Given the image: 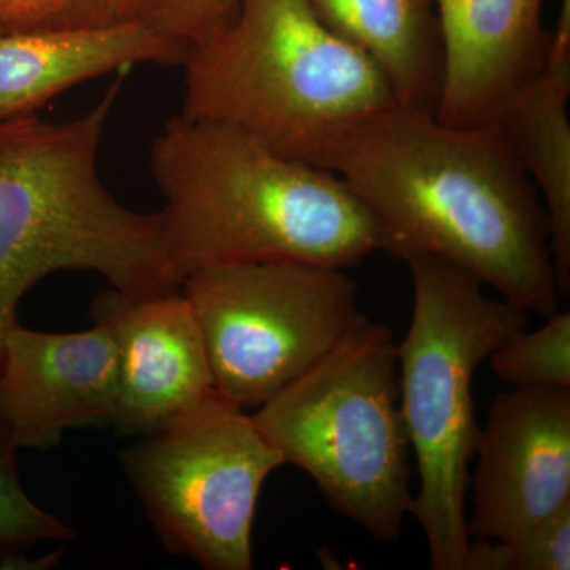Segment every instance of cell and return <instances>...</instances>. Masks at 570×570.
<instances>
[{"label": "cell", "mask_w": 570, "mask_h": 570, "mask_svg": "<svg viewBox=\"0 0 570 570\" xmlns=\"http://www.w3.org/2000/svg\"><path fill=\"white\" fill-rule=\"evenodd\" d=\"M149 160L181 283L208 266L250 262L348 269L381 250L370 213L336 175L232 127L175 116Z\"/></svg>", "instance_id": "cell-2"}, {"label": "cell", "mask_w": 570, "mask_h": 570, "mask_svg": "<svg viewBox=\"0 0 570 570\" xmlns=\"http://www.w3.org/2000/svg\"><path fill=\"white\" fill-rule=\"evenodd\" d=\"M475 453L469 539H515L570 501V390L499 392Z\"/></svg>", "instance_id": "cell-9"}, {"label": "cell", "mask_w": 570, "mask_h": 570, "mask_svg": "<svg viewBox=\"0 0 570 570\" xmlns=\"http://www.w3.org/2000/svg\"><path fill=\"white\" fill-rule=\"evenodd\" d=\"M321 168L365 206L382 253L448 261L528 314L558 309L546 208L499 124L450 126L396 104L348 135Z\"/></svg>", "instance_id": "cell-1"}, {"label": "cell", "mask_w": 570, "mask_h": 570, "mask_svg": "<svg viewBox=\"0 0 570 570\" xmlns=\"http://www.w3.org/2000/svg\"><path fill=\"white\" fill-rule=\"evenodd\" d=\"M343 39L376 62L406 107L436 110L442 48L436 0H311Z\"/></svg>", "instance_id": "cell-15"}, {"label": "cell", "mask_w": 570, "mask_h": 570, "mask_svg": "<svg viewBox=\"0 0 570 570\" xmlns=\"http://www.w3.org/2000/svg\"><path fill=\"white\" fill-rule=\"evenodd\" d=\"M148 0H88L77 26H107L138 20Z\"/></svg>", "instance_id": "cell-21"}, {"label": "cell", "mask_w": 570, "mask_h": 570, "mask_svg": "<svg viewBox=\"0 0 570 570\" xmlns=\"http://www.w3.org/2000/svg\"><path fill=\"white\" fill-rule=\"evenodd\" d=\"M213 387L255 411L365 318L346 269L302 262L208 266L184 277Z\"/></svg>", "instance_id": "cell-7"}, {"label": "cell", "mask_w": 570, "mask_h": 570, "mask_svg": "<svg viewBox=\"0 0 570 570\" xmlns=\"http://www.w3.org/2000/svg\"><path fill=\"white\" fill-rule=\"evenodd\" d=\"M127 70L69 121L0 122V366L22 298L56 272L99 273L124 295L178 291L163 213L112 197L99 151Z\"/></svg>", "instance_id": "cell-3"}, {"label": "cell", "mask_w": 570, "mask_h": 570, "mask_svg": "<svg viewBox=\"0 0 570 570\" xmlns=\"http://www.w3.org/2000/svg\"><path fill=\"white\" fill-rule=\"evenodd\" d=\"M92 311L115 336L118 381L111 425L118 430L151 433L216 392L204 337L181 287L140 296L111 288Z\"/></svg>", "instance_id": "cell-11"}, {"label": "cell", "mask_w": 570, "mask_h": 570, "mask_svg": "<svg viewBox=\"0 0 570 570\" xmlns=\"http://www.w3.org/2000/svg\"><path fill=\"white\" fill-rule=\"evenodd\" d=\"M184 67V118L223 124L321 167L340 142L397 104L384 71L333 31L311 0H238Z\"/></svg>", "instance_id": "cell-4"}, {"label": "cell", "mask_w": 570, "mask_h": 570, "mask_svg": "<svg viewBox=\"0 0 570 570\" xmlns=\"http://www.w3.org/2000/svg\"><path fill=\"white\" fill-rule=\"evenodd\" d=\"M546 0H436L442 48L434 115L450 126L498 124L521 86L546 61Z\"/></svg>", "instance_id": "cell-12"}, {"label": "cell", "mask_w": 570, "mask_h": 570, "mask_svg": "<svg viewBox=\"0 0 570 570\" xmlns=\"http://www.w3.org/2000/svg\"><path fill=\"white\" fill-rule=\"evenodd\" d=\"M250 415L336 513L381 542L401 539L414 494L389 326L363 318Z\"/></svg>", "instance_id": "cell-6"}, {"label": "cell", "mask_w": 570, "mask_h": 570, "mask_svg": "<svg viewBox=\"0 0 570 570\" xmlns=\"http://www.w3.org/2000/svg\"><path fill=\"white\" fill-rule=\"evenodd\" d=\"M165 549L206 570L253 569V524L265 480L283 466L253 415L219 393L122 453Z\"/></svg>", "instance_id": "cell-8"}, {"label": "cell", "mask_w": 570, "mask_h": 570, "mask_svg": "<svg viewBox=\"0 0 570 570\" xmlns=\"http://www.w3.org/2000/svg\"><path fill=\"white\" fill-rule=\"evenodd\" d=\"M187 52L141 20L0 33V122L36 115L59 94L110 71L183 66Z\"/></svg>", "instance_id": "cell-13"}, {"label": "cell", "mask_w": 570, "mask_h": 570, "mask_svg": "<svg viewBox=\"0 0 570 570\" xmlns=\"http://www.w3.org/2000/svg\"><path fill=\"white\" fill-rule=\"evenodd\" d=\"M88 0H0V33L77 26Z\"/></svg>", "instance_id": "cell-20"}, {"label": "cell", "mask_w": 570, "mask_h": 570, "mask_svg": "<svg viewBox=\"0 0 570 570\" xmlns=\"http://www.w3.org/2000/svg\"><path fill=\"white\" fill-rule=\"evenodd\" d=\"M412 277V314L396 344L400 407L417 461L411 512L425 534L430 568L464 570L466 497L478 423L475 373L502 343L530 325V314L489 298L466 269L431 255L404 262Z\"/></svg>", "instance_id": "cell-5"}, {"label": "cell", "mask_w": 570, "mask_h": 570, "mask_svg": "<svg viewBox=\"0 0 570 570\" xmlns=\"http://www.w3.org/2000/svg\"><path fill=\"white\" fill-rule=\"evenodd\" d=\"M570 0H562L546 61L499 116L521 167L540 195L558 291L570 294Z\"/></svg>", "instance_id": "cell-14"}, {"label": "cell", "mask_w": 570, "mask_h": 570, "mask_svg": "<svg viewBox=\"0 0 570 570\" xmlns=\"http://www.w3.org/2000/svg\"><path fill=\"white\" fill-rule=\"evenodd\" d=\"M538 330H521L489 356L494 376L515 389L570 390V313L554 311Z\"/></svg>", "instance_id": "cell-16"}, {"label": "cell", "mask_w": 570, "mask_h": 570, "mask_svg": "<svg viewBox=\"0 0 570 570\" xmlns=\"http://www.w3.org/2000/svg\"><path fill=\"white\" fill-rule=\"evenodd\" d=\"M236 10L238 0H148L138 20L190 48L227 28Z\"/></svg>", "instance_id": "cell-19"}, {"label": "cell", "mask_w": 570, "mask_h": 570, "mask_svg": "<svg viewBox=\"0 0 570 570\" xmlns=\"http://www.w3.org/2000/svg\"><path fill=\"white\" fill-rule=\"evenodd\" d=\"M47 333L17 325L0 366V423L17 450H50L73 428L111 423L118 352L110 325Z\"/></svg>", "instance_id": "cell-10"}, {"label": "cell", "mask_w": 570, "mask_h": 570, "mask_svg": "<svg viewBox=\"0 0 570 570\" xmlns=\"http://www.w3.org/2000/svg\"><path fill=\"white\" fill-rule=\"evenodd\" d=\"M570 501L510 540L469 542L464 570H569Z\"/></svg>", "instance_id": "cell-17"}, {"label": "cell", "mask_w": 570, "mask_h": 570, "mask_svg": "<svg viewBox=\"0 0 570 570\" xmlns=\"http://www.w3.org/2000/svg\"><path fill=\"white\" fill-rule=\"evenodd\" d=\"M18 450L0 423V564L22 557L43 540H70L75 531L45 512L26 494L18 471Z\"/></svg>", "instance_id": "cell-18"}]
</instances>
